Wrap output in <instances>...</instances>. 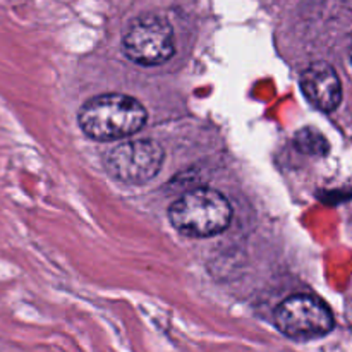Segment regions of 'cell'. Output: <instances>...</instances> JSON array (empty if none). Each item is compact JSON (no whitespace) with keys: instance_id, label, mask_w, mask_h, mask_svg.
Returning <instances> with one entry per match:
<instances>
[{"instance_id":"1","label":"cell","mask_w":352,"mask_h":352,"mask_svg":"<svg viewBox=\"0 0 352 352\" xmlns=\"http://www.w3.org/2000/svg\"><path fill=\"white\" fill-rule=\"evenodd\" d=\"M148 112L140 100L124 93L93 96L79 109L78 124L95 141H116L140 133Z\"/></svg>"},{"instance_id":"2","label":"cell","mask_w":352,"mask_h":352,"mask_svg":"<svg viewBox=\"0 0 352 352\" xmlns=\"http://www.w3.org/2000/svg\"><path fill=\"white\" fill-rule=\"evenodd\" d=\"M168 220L175 230L188 237H212L229 227L232 205L220 191L196 188L172 203Z\"/></svg>"},{"instance_id":"3","label":"cell","mask_w":352,"mask_h":352,"mask_svg":"<svg viewBox=\"0 0 352 352\" xmlns=\"http://www.w3.org/2000/svg\"><path fill=\"white\" fill-rule=\"evenodd\" d=\"M122 48L134 64L144 67L160 65L172 58L175 52L174 30L160 14H143L127 26Z\"/></svg>"},{"instance_id":"4","label":"cell","mask_w":352,"mask_h":352,"mask_svg":"<svg viewBox=\"0 0 352 352\" xmlns=\"http://www.w3.org/2000/svg\"><path fill=\"white\" fill-rule=\"evenodd\" d=\"M164 158V148L155 140H131L110 148L103 157V165L116 181L141 186L157 177Z\"/></svg>"},{"instance_id":"5","label":"cell","mask_w":352,"mask_h":352,"mask_svg":"<svg viewBox=\"0 0 352 352\" xmlns=\"http://www.w3.org/2000/svg\"><path fill=\"white\" fill-rule=\"evenodd\" d=\"M274 323L289 339L311 340L332 332L336 322L322 299L311 294H294L275 308Z\"/></svg>"},{"instance_id":"6","label":"cell","mask_w":352,"mask_h":352,"mask_svg":"<svg viewBox=\"0 0 352 352\" xmlns=\"http://www.w3.org/2000/svg\"><path fill=\"white\" fill-rule=\"evenodd\" d=\"M306 100L322 112H332L342 100L339 74L329 62H313L301 72L299 79Z\"/></svg>"},{"instance_id":"7","label":"cell","mask_w":352,"mask_h":352,"mask_svg":"<svg viewBox=\"0 0 352 352\" xmlns=\"http://www.w3.org/2000/svg\"><path fill=\"white\" fill-rule=\"evenodd\" d=\"M296 148L305 155H313V157H323L329 153V140L322 131L315 129V127H302L298 131L294 138Z\"/></svg>"}]
</instances>
